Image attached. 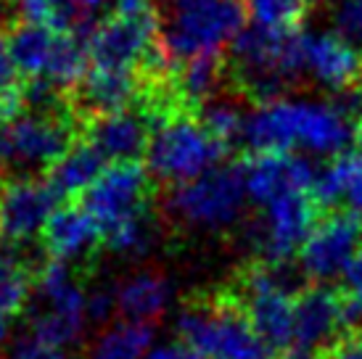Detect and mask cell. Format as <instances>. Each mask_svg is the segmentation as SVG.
Here are the masks:
<instances>
[{
    "mask_svg": "<svg viewBox=\"0 0 362 359\" xmlns=\"http://www.w3.org/2000/svg\"><path fill=\"white\" fill-rule=\"evenodd\" d=\"M8 50L16 74L27 82H42L53 90H77L88 77V48L74 32L19 24L8 35Z\"/></svg>",
    "mask_w": 362,
    "mask_h": 359,
    "instance_id": "8",
    "label": "cell"
},
{
    "mask_svg": "<svg viewBox=\"0 0 362 359\" xmlns=\"http://www.w3.org/2000/svg\"><path fill=\"white\" fill-rule=\"evenodd\" d=\"M241 167H217L202 177L175 185L167 196V214L193 230H225L241 220L246 206Z\"/></svg>",
    "mask_w": 362,
    "mask_h": 359,
    "instance_id": "9",
    "label": "cell"
},
{
    "mask_svg": "<svg viewBox=\"0 0 362 359\" xmlns=\"http://www.w3.org/2000/svg\"><path fill=\"white\" fill-rule=\"evenodd\" d=\"M230 71L254 103L283 98L288 85L304 74V32L243 27L230 45Z\"/></svg>",
    "mask_w": 362,
    "mask_h": 359,
    "instance_id": "4",
    "label": "cell"
},
{
    "mask_svg": "<svg viewBox=\"0 0 362 359\" xmlns=\"http://www.w3.org/2000/svg\"><path fill=\"white\" fill-rule=\"evenodd\" d=\"M225 153L228 146L211 138L199 117L177 111L153 124L151 140L146 148V172L148 177L175 188L217 170Z\"/></svg>",
    "mask_w": 362,
    "mask_h": 359,
    "instance_id": "6",
    "label": "cell"
},
{
    "mask_svg": "<svg viewBox=\"0 0 362 359\" xmlns=\"http://www.w3.org/2000/svg\"><path fill=\"white\" fill-rule=\"evenodd\" d=\"M333 21H336V35H341L352 45L362 42V0H341L333 13Z\"/></svg>",
    "mask_w": 362,
    "mask_h": 359,
    "instance_id": "31",
    "label": "cell"
},
{
    "mask_svg": "<svg viewBox=\"0 0 362 359\" xmlns=\"http://www.w3.org/2000/svg\"><path fill=\"white\" fill-rule=\"evenodd\" d=\"M151 177L138 161L109 164L93 188L82 196V209L90 214L103 235L122 225L148 217Z\"/></svg>",
    "mask_w": 362,
    "mask_h": 359,
    "instance_id": "11",
    "label": "cell"
},
{
    "mask_svg": "<svg viewBox=\"0 0 362 359\" xmlns=\"http://www.w3.org/2000/svg\"><path fill=\"white\" fill-rule=\"evenodd\" d=\"M153 124H156V119H153L148 106L146 109H124L117 114L95 117L88 124L85 143L106 164L138 161V156H146Z\"/></svg>",
    "mask_w": 362,
    "mask_h": 359,
    "instance_id": "17",
    "label": "cell"
},
{
    "mask_svg": "<svg viewBox=\"0 0 362 359\" xmlns=\"http://www.w3.org/2000/svg\"><path fill=\"white\" fill-rule=\"evenodd\" d=\"M246 16L264 30H299L310 0H241Z\"/></svg>",
    "mask_w": 362,
    "mask_h": 359,
    "instance_id": "28",
    "label": "cell"
},
{
    "mask_svg": "<svg viewBox=\"0 0 362 359\" xmlns=\"http://www.w3.org/2000/svg\"><path fill=\"white\" fill-rule=\"evenodd\" d=\"M344 290L352 299V307L357 312V317L362 314V251L357 254V259L349 264L346 275H344Z\"/></svg>",
    "mask_w": 362,
    "mask_h": 359,
    "instance_id": "35",
    "label": "cell"
},
{
    "mask_svg": "<svg viewBox=\"0 0 362 359\" xmlns=\"http://www.w3.org/2000/svg\"><path fill=\"white\" fill-rule=\"evenodd\" d=\"M172 301V283L164 275L146 269L117 286V310L124 322L153 325Z\"/></svg>",
    "mask_w": 362,
    "mask_h": 359,
    "instance_id": "22",
    "label": "cell"
},
{
    "mask_svg": "<svg viewBox=\"0 0 362 359\" xmlns=\"http://www.w3.org/2000/svg\"><path fill=\"white\" fill-rule=\"evenodd\" d=\"M85 48L93 69L138 71L143 64L156 66L159 59V19L151 13L124 16L111 13L93 24L85 35Z\"/></svg>",
    "mask_w": 362,
    "mask_h": 359,
    "instance_id": "10",
    "label": "cell"
},
{
    "mask_svg": "<svg viewBox=\"0 0 362 359\" xmlns=\"http://www.w3.org/2000/svg\"><path fill=\"white\" fill-rule=\"evenodd\" d=\"M275 359H322V354H320V351H307V349H299V346H293V349L278 354Z\"/></svg>",
    "mask_w": 362,
    "mask_h": 359,
    "instance_id": "38",
    "label": "cell"
},
{
    "mask_svg": "<svg viewBox=\"0 0 362 359\" xmlns=\"http://www.w3.org/2000/svg\"><path fill=\"white\" fill-rule=\"evenodd\" d=\"M77 6H80L82 13H93V11H101L111 3H117V0H74Z\"/></svg>",
    "mask_w": 362,
    "mask_h": 359,
    "instance_id": "39",
    "label": "cell"
},
{
    "mask_svg": "<svg viewBox=\"0 0 362 359\" xmlns=\"http://www.w3.org/2000/svg\"><path fill=\"white\" fill-rule=\"evenodd\" d=\"M146 359H204L196 349H191L188 343L182 341H175V343H167V346H159L146 354Z\"/></svg>",
    "mask_w": 362,
    "mask_h": 359,
    "instance_id": "36",
    "label": "cell"
},
{
    "mask_svg": "<svg viewBox=\"0 0 362 359\" xmlns=\"http://www.w3.org/2000/svg\"><path fill=\"white\" fill-rule=\"evenodd\" d=\"M109 164L95 153V151L82 140V143H74V148L69 153H64L53 170L48 172V188L56 193L59 201H71L85 196L88 190L93 188V182L101 177L103 170Z\"/></svg>",
    "mask_w": 362,
    "mask_h": 359,
    "instance_id": "23",
    "label": "cell"
},
{
    "mask_svg": "<svg viewBox=\"0 0 362 359\" xmlns=\"http://www.w3.org/2000/svg\"><path fill=\"white\" fill-rule=\"evenodd\" d=\"M357 146H360V153H362V114H360V122H357Z\"/></svg>",
    "mask_w": 362,
    "mask_h": 359,
    "instance_id": "40",
    "label": "cell"
},
{
    "mask_svg": "<svg viewBox=\"0 0 362 359\" xmlns=\"http://www.w3.org/2000/svg\"><path fill=\"white\" fill-rule=\"evenodd\" d=\"M153 341V325L141 322H117L103 333L90 349L88 359H146Z\"/></svg>",
    "mask_w": 362,
    "mask_h": 359,
    "instance_id": "27",
    "label": "cell"
},
{
    "mask_svg": "<svg viewBox=\"0 0 362 359\" xmlns=\"http://www.w3.org/2000/svg\"><path fill=\"white\" fill-rule=\"evenodd\" d=\"M153 240H156V225L148 214V217H141V220L122 225L114 233L103 235V246L119 257H143L151 251Z\"/></svg>",
    "mask_w": 362,
    "mask_h": 359,
    "instance_id": "30",
    "label": "cell"
},
{
    "mask_svg": "<svg viewBox=\"0 0 362 359\" xmlns=\"http://www.w3.org/2000/svg\"><path fill=\"white\" fill-rule=\"evenodd\" d=\"M77 98L93 119L132 109V103L141 98V74L119 69H90L77 88Z\"/></svg>",
    "mask_w": 362,
    "mask_h": 359,
    "instance_id": "21",
    "label": "cell"
},
{
    "mask_svg": "<svg viewBox=\"0 0 362 359\" xmlns=\"http://www.w3.org/2000/svg\"><path fill=\"white\" fill-rule=\"evenodd\" d=\"M304 74L322 88L346 95L362 88V56L336 32H304Z\"/></svg>",
    "mask_w": 362,
    "mask_h": 359,
    "instance_id": "18",
    "label": "cell"
},
{
    "mask_svg": "<svg viewBox=\"0 0 362 359\" xmlns=\"http://www.w3.org/2000/svg\"><path fill=\"white\" fill-rule=\"evenodd\" d=\"M312 199L317 209L341 211L362 220V153L346 151L341 156L331 159L315 177Z\"/></svg>",
    "mask_w": 362,
    "mask_h": 359,
    "instance_id": "20",
    "label": "cell"
},
{
    "mask_svg": "<svg viewBox=\"0 0 362 359\" xmlns=\"http://www.w3.org/2000/svg\"><path fill=\"white\" fill-rule=\"evenodd\" d=\"M320 220V209L312 193H286L262 206V217L254 228V246L259 261L288 264L299 254L310 233Z\"/></svg>",
    "mask_w": 362,
    "mask_h": 359,
    "instance_id": "12",
    "label": "cell"
},
{
    "mask_svg": "<svg viewBox=\"0 0 362 359\" xmlns=\"http://www.w3.org/2000/svg\"><path fill=\"white\" fill-rule=\"evenodd\" d=\"M16 69H13V61H11L8 50V37L0 32V88H8V85H19L16 82Z\"/></svg>",
    "mask_w": 362,
    "mask_h": 359,
    "instance_id": "37",
    "label": "cell"
},
{
    "mask_svg": "<svg viewBox=\"0 0 362 359\" xmlns=\"http://www.w3.org/2000/svg\"><path fill=\"white\" fill-rule=\"evenodd\" d=\"M180 341L204 359H270L246 312L228 296L225 288L193 293L177 314Z\"/></svg>",
    "mask_w": 362,
    "mask_h": 359,
    "instance_id": "5",
    "label": "cell"
},
{
    "mask_svg": "<svg viewBox=\"0 0 362 359\" xmlns=\"http://www.w3.org/2000/svg\"><path fill=\"white\" fill-rule=\"evenodd\" d=\"M74 122L66 111L21 109L0 124V170L11 177H37L74 148Z\"/></svg>",
    "mask_w": 362,
    "mask_h": 359,
    "instance_id": "7",
    "label": "cell"
},
{
    "mask_svg": "<svg viewBox=\"0 0 362 359\" xmlns=\"http://www.w3.org/2000/svg\"><path fill=\"white\" fill-rule=\"evenodd\" d=\"M199 122L209 130L211 138H217L222 146L230 148V143L243 138V124H246V111L230 98H211L199 109Z\"/></svg>",
    "mask_w": 362,
    "mask_h": 359,
    "instance_id": "29",
    "label": "cell"
},
{
    "mask_svg": "<svg viewBox=\"0 0 362 359\" xmlns=\"http://www.w3.org/2000/svg\"><path fill=\"white\" fill-rule=\"evenodd\" d=\"M159 53L167 69L222 50L246 27L241 0H161Z\"/></svg>",
    "mask_w": 362,
    "mask_h": 359,
    "instance_id": "2",
    "label": "cell"
},
{
    "mask_svg": "<svg viewBox=\"0 0 362 359\" xmlns=\"http://www.w3.org/2000/svg\"><path fill=\"white\" fill-rule=\"evenodd\" d=\"M249 201L267 206L286 193H312L317 172L302 153H252L238 164Z\"/></svg>",
    "mask_w": 362,
    "mask_h": 359,
    "instance_id": "16",
    "label": "cell"
},
{
    "mask_svg": "<svg viewBox=\"0 0 362 359\" xmlns=\"http://www.w3.org/2000/svg\"><path fill=\"white\" fill-rule=\"evenodd\" d=\"M357 114L346 103L278 98L246 114L243 143L252 153H315L341 156L357 140Z\"/></svg>",
    "mask_w": 362,
    "mask_h": 359,
    "instance_id": "1",
    "label": "cell"
},
{
    "mask_svg": "<svg viewBox=\"0 0 362 359\" xmlns=\"http://www.w3.org/2000/svg\"><path fill=\"white\" fill-rule=\"evenodd\" d=\"M8 359H69L64 349H56L51 343H42L35 336L24 333L13 346H11Z\"/></svg>",
    "mask_w": 362,
    "mask_h": 359,
    "instance_id": "32",
    "label": "cell"
},
{
    "mask_svg": "<svg viewBox=\"0 0 362 359\" xmlns=\"http://www.w3.org/2000/svg\"><path fill=\"white\" fill-rule=\"evenodd\" d=\"M35 272L24 267L11 246H0V317L13 319L30 301Z\"/></svg>",
    "mask_w": 362,
    "mask_h": 359,
    "instance_id": "26",
    "label": "cell"
},
{
    "mask_svg": "<svg viewBox=\"0 0 362 359\" xmlns=\"http://www.w3.org/2000/svg\"><path fill=\"white\" fill-rule=\"evenodd\" d=\"M117 310V288H98L88 296V317L93 322H103Z\"/></svg>",
    "mask_w": 362,
    "mask_h": 359,
    "instance_id": "34",
    "label": "cell"
},
{
    "mask_svg": "<svg viewBox=\"0 0 362 359\" xmlns=\"http://www.w3.org/2000/svg\"><path fill=\"white\" fill-rule=\"evenodd\" d=\"M302 288L304 286L296 283L288 264H270L259 259L238 269L225 286L228 296L246 312L252 328L272 357L293 349L296 343L293 307Z\"/></svg>",
    "mask_w": 362,
    "mask_h": 359,
    "instance_id": "3",
    "label": "cell"
},
{
    "mask_svg": "<svg viewBox=\"0 0 362 359\" xmlns=\"http://www.w3.org/2000/svg\"><path fill=\"white\" fill-rule=\"evenodd\" d=\"M59 199L45 180L8 177L0 182V243L16 249L42 235Z\"/></svg>",
    "mask_w": 362,
    "mask_h": 359,
    "instance_id": "15",
    "label": "cell"
},
{
    "mask_svg": "<svg viewBox=\"0 0 362 359\" xmlns=\"http://www.w3.org/2000/svg\"><path fill=\"white\" fill-rule=\"evenodd\" d=\"M16 16L19 24H35V27H48L56 32H74L85 40L90 24H82L80 6L74 0H16Z\"/></svg>",
    "mask_w": 362,
    "mask_h": 359,
    "instance_id": "25",
    "label": "cell"
},
{
    "mask_svg": "<svg viewBox=\"0 0 362 359\" xmlns=\"http://www.w3.org/2000/svg\"><path fill=\"white\" fill-rule=\"evenodd\" d=\"M362 251V220L352 214L333 211L317 220L307 243L299 251V267L304 278L317 283L346 275V269Z\"/></svg>",
    "mask_w": 362,
    "mask_h": 359,
    "instance_id": "13",
    "label": "cell"
},
{
    "mask_svg": "<svg viewBox=\"0 0 362 359\" xmlns=\"http://www.w3.org/2000/svg\"><path fill=\"white\" fill-rule=\"evenodd\" d=\"M222 80H225V64L222 56H204V59L185 61L180 66L172 69V98L177 106H199L217 98Z\"/></svg>",
    "mask_w": 362,
    "mask_h": 359,
    "instance_id": "24",
    "label": "cell"
},
{
    "mask_svg": "<svg viewBox=\"0 0 362 359\" xmlns=\"http://www.w3.org/2000/svg\"><path fill=\"white\" fill-rule=\"evenodd\" d=\"M357 317L352 299L344 288L315 283L304 286L296 293L293 322H296V343L307 351H325L333 341L349 330V322Z\"/></svg>",
    "mask_w": 362,
    "mask_h": 359,
    "instance_id": "14",
    "label": "cell"
},
{
    "mask_svg": "<svg viewBox=\"0 0 362 359\" xmlns=\"http://www.w3.org/2000/svg\"><path fill=\"white\" fill-rule=\"evenodd\" d=\"M320 354L322 359H362V330L349 328Z\"/></svg>",
    "mask_w": 362,
    "mask_h": 359,
    "instance_id": "33",
    "label": "cell"
},
{
    "mask_svg": "<svg viewBox=\"0 0 362 359\" xmlns=\"http://www.w3.org/2000/svg\"><path fill=\"white\" fill-rule=\"evenodd\" d=\"M42 246L51 259L82 264L103 246V233L82 206L66 204L56 209L42 230Z\"/></svg>",
    "mask_w": 362,
    "mask_h": 359,
    "instance_id": "19",
    "label": "cell"
}]
</instances>
